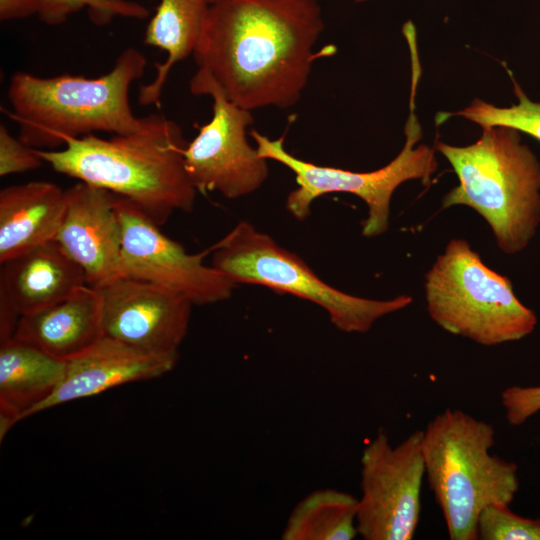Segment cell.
Wrapping results in <instances>:
<instances>
[{
    "label": "cell",
    "mask_w": 540,
    "mask_h": 540,
    "mask_svg": "<svg viewBox=\"0 0 540 540\" xmlns=\"http://www.w3.org/2000/svg\"><path fill=\"white\" fill-rule=\"evenodd\" d=\"M323 30L317 0H215L193 53L194 76L243 109H288L308 83Z\"/></svg>",
    "instance_id": "6da1fadb"
},
{
    "label": "cell",
    "mask_w": 540,
    "mask_h": 540,
    "mask_svg": "<svg viewBox=\"0 0 540 540\" xmlns=\"http://www.w3.org/2000/svg\"><path fill=\"white\" fill-rule=\"evenodd\" d=\"M187 145L175 121L151 114L133 133L109 139L90 134L35 152L57 173L129 200L161 226L174 212L194 207L198 191L185 167Z\"/></svg>",
    "instance_id": "7a4b0ae2"
},
{
    "label": "cell",
    "mask_w": 540,
    "mask_h": 540,
    "mask_svg": "<svg viewBox=\"0 0 540 540\" xmlns=\"http://www.w3.org/2000/svg\"><path fill=\"white\" fill-rule=\"evenodd\" d=\"M146 65V57L128 47L108 73L96 78L14 73L8 87L12 107L8 114L19 126L18 138L33 149L56 150L69 139L95 132L123 135L138 131L145 117L133 113L129 90Z\"/></svg>",
    "instance_id": "3957f363"
},
{
    "label": "cell",
    "mask_w": 540,
    "mask_h": 540,
    "mask_svg": "<svg viewBox=\"0 0 540 540\" xmlns=\"http://www.w3.org/2000/svg\"><path fill=\"white\" fill-rule=\"evenodd\" d=\"M481 137L463 147L437 143L459 184L443 199V208L474 209L491 227L506 254L525 249L540 222V162L521 143L520 132L506 126L482 127Z\"/></svg>",
    "instance_id": "277c9868"
},
{
    "label": "cell",
    "mask_w": 540,
    "mask_h": 540,
    "mask_svg": "<svg viewBox=\"0 0 540 540\" xmlns=\"http://www.w3.org/2000/svg\"><path fill=\"white\" fill-rule=\"evenodd\" d=\"M494 444V427L460 409H445L423 430L425 476L451 540H477L481 511L514 500L517 465L493 455Z\"/></svg>",
    "instance_id": "5b68a950"
},
{
    "label": "cell",
    "mask_w": 540,
    "mask_h": 540,
    "mask_svg": "<svg viewBox=\"0 0 540 540\" xmlns=\"http://www.w3.org/2000/svg\"><path fill=\"white\" fill-rule=\"evenodd\" d=\"M424 285L431 319L480 345L520 340L537 324L535 313L515 296L511 281L486 266L463 239L447 244Z\"/></svg>",
    "instance_id": "8992f818"
},
{
    "label": "cell",
    "mask_w": 540,
    "mask_h": 540,
    "mask_svg": "<svg viewBox=\"0 0 540 540\" xmlns=\"http://www.w3.org/2000/svg\"><path fill=\"white\" fill-rule=\"evenodd\" d=\"M212 266L237 284L265 286L323 308L331 323L346 333H365L380 318L407 307L412 297L373 300L342 292L325 283L295 253L248 221L235 225L209 249Z\"/></svg>",
    "instance_id": "52a82bcc"
},
{
    "label": "cell",
    "mask_w": 540,
    "mask_h": 540,
    "mask_svg": "<svg viewBox=\"0 0 540 540\" xmlns=\"http://www.w3.org/2000/svg\"><path fill=\"white\" fill-rule=\"evenodd\" d=\"M419 76L420 72L412 71L405 144L389 164L375 171L354 172L316 165L290 154L282 138L272 140L256 130L250 132L260 156L283 164L295 174L298 188L292 190L286 200V209L294 218L305 220L310 215L313 201L322 195L349 193L361 198L368 207V216L362 223L363 236L376 237L388 229L390 202L396 188L412 179H420L424 184L431 182L437 169L434 149L425 144L416 146L422 137L415 114Z\"/></svg>",
    "instance_id": "ba28073f"
},
{
    "label": "cell",
    "mask_w": 540,
    "mask_h": 540,
    "mask_svg": "<svg viewBox=\"0 0 540 540\" xmlns=\"http://www.w3.org/2000/svg\"><path fill=\"white\" fill-rule=\"evenodd\" d=\"M423 430L393 446L381 430L361 455L356 527L365 540H411L421 512L425 476Z\"/></svg>",
    "instance_id": "9c48e42d"
},
{
    "label": "cell",
    "mask_w": 540,
    "mask_h": 540,
    "mask_svg": "<svg viewBox=\"0 0 540 540\" xmlns=\"http://www.w3.org/2000/svg\"><path fill=\"white\" fill-rule=\"evenodd\" d=\"M194 95L213 99L211 120L200 127L184 151L187 173L200 193L218 192L237 199L257 191L269 175L267 159L246 137L254 119L251 111L228 100L211 81L193 76Z\"/></svg>",
    "instance_id": "30bf717a"
},
{
    "label": "cell",
    "mask_w": 540,
    "mask_h": 540,
    "mask_svg": "<svg viewBox=\"0 0 540 540\" xmlns=\"http://www.w3.org/2000/svg\"><path fill=\"white\" fill-rule=\"evenodd\" d=\"M116 209L122 228L123 275L171 288L193 305L214 304L230 298L237 285L203 262L209 249L187 253L132 202L118 195Z\"/></svg>",
    "instance_id": "8fae6325"
},
{
    "label": "cell",
    "mask_w": 540,
    "mask_h": 540,
    "mask_svg": "<svg viewBox=\"0 0 540 540\" xmlns=\"http://www.w3.org/2000/svg\"><path fill=\"white\" fill-rule=\"evenodd\" d=\"M94 288L102 301L104 336L147 353L179 355L193 306L186 296L127 275Z\"/></svg>",
    "instance_id": "7c38bea8"
},
{
    "label": "cell",
    "mask_w": 540,
    "mask_h": 540,
    "mask_svg": "<svg viewBox=\"0 0 540 540\" xmlns=\"http://www.w3.org/2000/svg\"><path fill=\"white\" fill-rule=\"evenodd\" d=\"M117 195L78 181L66 189V209L55 241L98 287L122 276V228Z\"/></svg>",
    "instance_id": "4fadbf2b"
},
{
    "label": "cell",
    "mask_w": 540,
    "mask_h": 540,
    "mask_svg": "<svg viewBox=\"0 0 540 540\" xmlns=\"http://www.w3.org/2000/svg\"><path fill=\"white\" fill-rule=\"evenodd\" d=\"M86 284L83 270L55 240L1 262L0 342L14 336L21 316L51 306Z\"/></svg>",
    "instance_id": "5bb4252c"
},
{
    "label": "cell",
    "mask_w": 540,
    "mask_h": 540,
    "mask_svg": "<svg viewBox=\"0 0 540 540\" xmlns=\"http://www.w3.org/2000/svg\"><path fill=\"white\" fill-rule=\"evenodd\" d=\"M178 357L147 353L103 336L86 352L66 363L57 388L34 414L119 385L163 376L175 367Z\"/></svg>",
    "instance_id": "9a60e30c"
},
{
    "label": "cell",
    "mask_w": 540,
    "mask_h": 540,
    "mask_svg": "<svg viewBox=\"0 0 540 540\" xmlns=\"http://www.w3.org/2000/svg\"><path fill=\"white\" fill-rule=\"evenodd\" d=\"M103 336L101 297L86 284L51 306L21 316L13 337L68 362Z\"/></svg>",
    "instance_id": "2e32d148"
},
{
    "label": "cell",
    "mask_w": 540,
    "mask_h": 540,
    "mask_svg": "<svg viewBox=\"0 0 540 540\" xmlns=\"http://www.w3.org/2000/svg\"><path fill=\"white\" fill-rule=\"evenodd\" d=\"M66 209V190L48 181L0 191V263L54 241Z\"/></svg>",
    "instance_id": "e0dca14e"
},
{
    "label": "cell",
    "mask_w": 540,
    "mask_h": 540,
    "mask_svg": "<svg viewBox=\"0 0 540 540\" xmlns=\"http://www.w3.org/2000/svg\"><path fill=\"white\" fill-rule=\"evenodd\" d=\"M66 363L15 337L0 342V439L54 392Z\"/></svg>",
    "instance_id": "ac0fdd59"
},
{
    "label": "cell",
    "mask_w": 540,
    "mask_h": 540,
    "mask_svg": "<svg viewBox=\"0 0 540 540\" xmlns=\"http://www.w3.org/2000/svg\"><path fill=\"white\" fill-rule=\"evenodd\" d=\"M210 4L207 0H159L147 24L144 44L167 53L166 61L156 63L155 78L139 88L141 105L159 104L162 90L174 65L193 55L202 35Z\"/></svg>",
    "instance_id": "d6986e66"
},
{
    "label": "cell",
    "mask_w": 540,
    "mask_h": 540,
    "mask_svg": "<svg viewBox=\"0 0 540 540\" xmlns=\"http://www.w3.org/2000/svg\"><path fill=\"white\" fill-rule=\"evenodd\" d=\"M358 498L336 489H318L299 501L283 528V540H352Z\"/></svg>",
    "instance_id": "ffe728a7"
},
{
    "label": "cell",
    "mask_w": 540,
    "mask_h": 540,
    "mask_svg": "<svg viewBox=\"0 0 540 540\" xmlns=\"http://www.w3.org/2000/svg\"><path fill=\"white\" fill-rule=\"evenodd\" d=\"M514 92L519 102L510 107H496L481 99H475L465 109L450 113L461 116L481 127L506 126L524 132L540 142V102L531 101L512 78Z\"/></svg>",
    "instance_id": "44dd1931"
},
{
    "label": "cell",
    "mask_w": 540,
    "mask_h": 540,
    "mask_svg": "<svg viewBox=\"0 0 540 540\" xmlns=\"http://www.w3.org/2000/svg\"><path fill=\"white\" fill-rule=\"evenodd\" d=\"M87 9L88 16L96 25H106L114 17L145 19L149 10L130 0H39V19L48 25H59L75 13Z\"/></svg>",
    "instance_id": "7402d4cb"
},
{
    "label": "cell",
    "mask_w": 540,
    "mask_h": 540,
    "mask_svg": "<svg viewBox=\"0 0 540 540\" xmlns=\"http://www.w3.org/2000/svg\"><path fill=\"white\" fill-rule=\"evenodd\" d=\"M476 531L481 540H540V520L519 516L507 505H489L481 511Z\"/></svg>",
    "instance_id": "603a6c76"
},
{
    "label": "cell",
    "mask_w": 540,
    "mask_h": 540,
    "mask_svg": "<svg viewBox=\"0 0 540 540\" xmlns=\"http://www.w3.org/2000/svg\"><path fill=\"white\" fill-rule=\"evenodd\" d=\"M43 163L35 149L12 136L4 124L0 125V176L34 170Z\"/></svg>",
    "instance_id": "cb8c5ba5"
},
{
    "label": "cell",
    "mask_w": 540,
    "mask_h": 540,
    "mask_svg": "<svg viewBox=\"0 0 540 540\" xmlns=\"http://www.w3.org/2000/svg\"><path fill=\"white\" fill-rule=\"evenodd\" d=\"M501 402L508 423L521 425L540 411V386H510L502 391Z\"/></svg>",
    "instance_id": "d4e9b609"
},
{
    "label": "cell",
    "mask_w": 540,
    "mask_h": 540,
    "mask_svg": "<svg viewBox=\"0 0 540 540\" xmlns=\"http://www.w3.org/2000/svg\"><path fill=\"white\" fill-rule=\"evenodd\" d=\"M39 0H0V20L11 21L38 14Z\"/></svg>",
    "instance_id": "484cf974"
},
{
    "label": "cell",
    "mask_w": 540,
    "mask_h": 540,
    "mask_svg": "<svg viewBox=\"0 0 540 540\" xmlns=\"http://www.w3.org/2000/svg\"><path fill=\"white\" fill-rule=\"evenodd\" d=\"M209 4H212L215 0H207Z\"/></svg>",
    "instance_id": "4316f807"
}]
</instances>
